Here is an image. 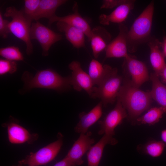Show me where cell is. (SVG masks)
<instances>
[{
	"label": "cell",
	"mask_w": 166,
	"mask_h": 166,
	"mask_svg": "<svg viewBox=\"0 0 166 166\" xmlns=\"http://www.w3.org/2000/svg\"><path fill=\"white\" fill-rule=\"evenodd\" d=\"M123 83L117 99L121 101L129 116L136 119L151 104L152 99L150 91H144L133 86L127 77Z\"/></svg>",
	"instance_id": "obj_1"
},
{
	"label": "cell",
	"mask_w": 166,
	"mask_h": 166,
	"mask_svg": "<svg viewBox=\"0 0 166 166\" xmlns=\"http://www.w3.org/2000/svg\"><path fill=\"white\" fill-rule=\"evenodd\" d=\"M154 11V2L152 1L133 22L127 34L128 52H135L140 45L147 43L152 37Z\"/></svg>",
	"instance_id": "obj_2"
},
{
	"label": "cell",
	"mask_w": 166,
	"mask_h": 166,
	"mask_svg": "<svg viewBox=\"0 0 166 166\" xmlns=\"http://www.w3.org/2000/svg\"><path fill=\"white\" fill-rule=\"evenodd\" d=\"M22 78L26 90L42 88L62 91L68 89L71 86L70 76L63 77L50 69L39 71L34 76L26 71Z\"/></svg>",
	"instance_id": "obj_3"
},
{
	"label": "cell",
	"mask_w": 166,
	"mask_h": 166,
	"mask_svg": "<svg viewBox=\"0 0 166 166\" xmlns=\"http://www.w3.org/2000/svg\"><path fill=\"white\" fill-rule=\"evenodd\" d=\"M122 82L123 78L118 74L117 69L109 65L101 83L98 86L94 87L91 97L100 99L104 107L113 104L117 99Z\"/></svg>",
	"instance_id": "obj_4"
},
{
	"label": "cell",
	"mask_w": 166,
	"mask_h": 166,
	"mask_svg": "<svg viewBox=\"0 0 166 166\" xmlns=\"http://www.w3.org/2000/svg\"><path fill=\"white\" fill-rule=\"evenodd\" d=\"M4 15L11 18V21L9 23L10 33L25 43L26 53L28 55L31 54L33 51L30 37L32 22L25 16L22 10H18L14 6L7 7Z\"/></svg>",
	"instance_id": "obj_5"
},
{
	"label": "cell",
	"mask_w": 166,
	"mask_h": 166,
	"mask_svg": "<svg viewBox=\"0 0 166 166\" xmlns=\"http://www.w3.org/2000/svg\"><path fill=\"white\" fill-rule=\"evenodd\" d=\"M57 139L35 152H31L19 164L28 166L45 165L53 160L57 156L63 144V136L60 133Z\"/></svg>",
	"instance_id": "obj_6"
},
{
	"label": "cell",
	"mask_w": 166,
	"mask_h": 166,
	"mask_svg": "<svg viewBox=\"0 0 166 166\" xmlns=\"http://www.w3.org/2000/svg\"><path fill=\"white\" fill-rule=\"evenodd\" d=\"M31 39H35L40 44L42 55L47 56L52 45L61 40L62 36L45 26L38 21L32 23L30 30Z\"/></svg>",
	"instance_id": "obj_7"
},
{
	"label": "cell",
	"mask_w": 166,
	"mask_h": 166,
	"mask_svg": "<svg viewBox=\"0 0 166 166\" xmlns=\"http://www.w3.org/2000/svg\"><path fill=\"white\" fill-rule=\"evenodd\" d=\"M124 72L130 75L131 84L139 88L149 78L148 69L142 61L138 60L130 55L124 58L123 65Z\"/></svg>",
	"instance_id": "obj_8"
},
{
	"label": "cell",
	"mask_w": 166,
	"mask_h": 166,
	"mask_svg": "<svg viewBox=\"0 0 166 166\" xmlns=\"http://www.w3.org/2000/svg\"><path fill=\"white\" fill-rule=\"evenodd\" d=\"M116 104L102 120L99 121L100 128L98 133L100 135L107 134L113 136L115 135V129L127 117L125 109L121 101L117 99Z\"/></svg>",
	"instance_id": "obj_9"
},
{
	"label": "cell",
	"mask_w": 166,
	"mask_h": 166,
	"mask_svg": "<svg viewBox=\"0 0 166 166\" xmlns=\"http://www.w3.org/2000/svg\"><path fill=\"white\" fill-rule=\"evenodd\" d=\"M69 67L72 71L71 85L77 91L85 90L91 97L95 86L88 74L82 69L80 63L73 61L69 64Z\"/></svg>",
	"instance_id": "obj_10"
},
{
	"label": "cell",
	"mask_w": 166,
	"mask_h": 166,
	"mask_svg": "<svg viewBox=\"0 0 166 166\" xmlns=\"http://www.w3.org/2000/svg\"><path fill=\"white\" fill-rule=\"evenodd\" d=\"M119 32L117 36L108 45L105 50V58H125L128 53L127 36L128 30L123 23L119 24Z\"/></svg>",
	"instance_id": "obj_11"
},
{
	"label": "cell",
	"mask_w": 166,
	"mask_h": 166,
	"mask_svg": "<svg viewBox=\"0 0 166 166\" xmlns=\"http://www.w3.org/2000/svg\"><path fill=\"white\" fill-rule=\"evenodd\" d=\"M91 135L90 131L85 133H80L79 137L65 156L74 166L81 165L83 163V156L88 152L94 143V139L91 137Z\"/></svg>",
	"instance_id": "obj_12"
},
{
	"label": "cell",
	"mask_w": 166,
	"mask_h": 166,
	"mask_svg": "<svg viewBox=\"0 0 166 166\" xmlns=\"http://www.w3.org/2000/svg\"><path fill=\"white\" fill-rule=\"evenodd\" d=\"M2 126L7 128L9 141L11 143L19 144L26 143L30 144L38 138V134L31 133L16 121H11L3 123Z\"/></svg>",
	"instance_id": "obj_13"
},
{
	"label": "cell",
	"mask_w": 166,
	"mask_h": 166,
	"mask_svg": "<svg viewBox=\"0 0 166 166\" xmlns=\"http://www.w3.org/2000/svg\"><path fill=\"white\" fill-rule=\"evenodd\" d=\"M73 10V13L65 16L59 17L55 15L49 19V24L50 25L56 22H64L81 30L89 40L91 34L92 29L86 20L79 13L77 3L74 4Z\"/></svg>",
	"instance_id": "obj_14"
},
{
	"label": "cell",
	"mask_w": 166,
	"mask_h": 166,
	"mask_svg": "<svg viewBox=\"0 0 166 166\" xmlns=\"http://www.w3.org/2000/svg\"><path fill=\"white\" fill-rule=\"evenodd\" d=\"M135 2V0H128L116 8L110 14H101L99 18L100 23L103 25H108L111 23H122L134 8Z\"/></svg>",
	"instance_id": "obj_15"
},
{
	"label": "cell",
	"mask_w": 166,
	"mask_h": 166,
	"mask_svg": "<svg viewBox=\"0 0 166 166\" xmlns=\"http://www.w3.org/2000/svg\"><path fill=\"white\" fill-rule=\"evenodd\" d=\"M110 34L104 28L98 26L92 29L90 41L93 55L97 58L111 41Z\"/></svg>",
	"instance_id": "obj_16"
},
{
	"label": "cell",
	"mask_w": 166,
	"mask_h": 166,
	"mask_svg": "<svg viewBox=\"0 0 166 166\" xmlns=\"http://www.w3.org/2000/svg\"><path fill=\"white\" fill-rule=\"evenodd\" d=\"M160 42L157 39L152 36L147 42L150 50L151 64L154 73L158 77L166 67L165 57L160 49Z\"/></svg>",
	"instance_id": "obj_17"
},
{
	"label": "cell",
	"mask_w": 166,
	"mask_h": 166,
	"mask_svg": "<svg viewBox=\"0 0 166 166\" xmlns=\"http://www.w3.org/2000/svg\"><path fill=\"white\" fill-rule=\"evenodd\" d=\"M117 143V140L113 136L104 134L87 152L88 166H98L105 146L108 144L114 145Z\"/></svg>",
	"instance_id": "obj_18"
},
{
	"label": "cell",
	"mask_w": 166,
	"mask_h": 166,
	"mask_svg": "<svg viewBox=\"0 0 166 166\" xmlns=\"http://www.w3.org/2000/svg\"><path fill=\"white\" fill-rule=\"evenodd\" d=\"M102 105L101 101L88 113H80L79 115V121L75 128V132L80 134L88 132L89 128L101 117Z\"/></svg>",
	"instance_id": "obj_19"
},
{
	"label": "cell",
	"mask_w": 166,
	"mask_h": 166,
	"mask_svg": "<svg viewBox=\"0 0 166 166\" xmlns=\"http://www.w3.org/2000/svg\"><path fill=\"white\" fill-rule=\"evenodd\" d=\"M57 27L60 32L65 33L67 40L77 49L85 47L84 32L80 29L61 22H58Z\"/></svg>",
	"instance_id": "obj_20"
},
{
	"label": "cell",
	"mask_w": 166,
	"mask_h": 166,
	"mask_svg": "<svg viewBox=\"0 0 166 166\" xmlns=\"http://www.w3.org/2000/svg\"><path fill=\"white\" fill-rule=\"evenodd\" d=\"M67 2L66 0H41L38 8L33 18L36 21L42 18L49 19L55 15L57 8Z\"/></svg>",
	"instance_id": "obj_21"
},
{
	"label": "cell",
	"mask_w": 166,
	"mask_h": 166,
	"mask_svg": "<svg viewBox=\"0 0 166 166\" xmlns=\"http://www.w3.org/2000/svg\"><path fill=\"white\" fill-rule=\"evenodd\" d=\"M150 77L152 83V89L150 91L152 99L166 110V86L154 73H151Z\"/></svg>",
	"instance_id": "obj_22"
},
{
	"label": "cell",
	"mask_w": 166,
	"mask_h": 166,
	"mask_svg": "<svg viewBox=\"0 0 166 166\" xmlns=\"http://www.w3.org/2000/svg\"><path fill=\"white\" fill-rule=\"evenodd\" d=\"M109 65H103L95 59L90 61L88 68L89 75L94 86L99 85L105 77Z\"/></svg>",
	"instance_id": "obj_23"
},
{
	"label": "cell",
	"mask_w": 166,
	"mask_h": 166,
	"mask_svg": "<svg viewBox=\"0 0 166 166\" xmlns=\"http://www.w3.org/2000/svg\"><path fill=\"white\" fill-rule=\"evenodd\" d=\"M165 112L166 110L161 106L152 108L144 115L137 118L136 122L138 124L153 125L159 121Z\"/></svg>",
	"instance_id": "obj_24"
},
{
	"label": "cell",
	"mask_w": 166,
	"mask_h": 166,
	"mask_svg": "<svg viewBox=\"0 0 166 166\" xmlns=\"http://www.w3.org/2000/svg\"><path fill=\"white\" fill-rule=\"evenodd\" d=\"M164 143L161 141L151 140L143 147V150L146 154L152 157H157L163 152Z\"/></svg>",
	"instance_id": "obj_25"
},
{
	"label": "cell",
	"mask_w": 166,
	"mask_h": 166,
	"mask_svg": "<svg viewBox=\"0 0 166 166\" xmlns=\"http://www.w3.org/2000/svg\"><path fill=\"white\" fill-rule=\"evenodd\" d=\"M0 55L5 59L15 61H22L24 58L19 49L13 46L0 48Z\"/></svg>",
	"instance_id": "obj_26"
},
{
	"label": "cell",
	"mask_w": 166,
	"mask_h": 166,
	"mask_svg": "<svg viewBox=\"0 0 166 166\" xmlns=\"http://www.w3.org/2000/svg\"><path fill=\"white\" fill-rule=\"evenodd\" d=\"M41 0H25L24 9H22L25 16L32 22L39 7Z\"/></svg>",
	"instance_id": "obj_27"
},
{
	"label": "cell",
	"mask_w": 166,
	"mask_h": 166,
	"mask_svg": "<svg viewBox=\"0 0 166 166\" xmlns=\"http://www.w3.org/2000/svg\"><path fill=\"white\" fill-rule=\"evenodd\" d=\"M17 68L15 61L6 59L0 60V75L2 76L7 73L12 74L15 72Z\"/></svg>",
	"instance_id": "obj_28"
},
{
	"label": "cell",
	"mask_w": 166,
	"mask_h": 166,
	"mask_svg": "<svg viewBox=\"0 0 166 166\" xmlns=\"http://www.w3.org/2000/svg\"><path fill=\"white\" fill-rule=\"evenodd\" d=\"M9 21L4 19L0 12V34L3 38H6L10 33L9 28Z\"/></svg>",
	"instance_id": "obj_29"
},
{
	"label": "cell",
	"mask_w": 166,
	"mask_h": 166,
	"mask_svg": "<svg viewBox=\"0 0 166 166\" xmlns=\"http://www.w3.org/2000/svg\"><path fill=\"white\" fill-rule=\"evenodd\" d=\"M128 0H104L102 1L101 9H112L125 3Z\"/></svg>",
	"instance_id": "obj_30"
},
{
	"label": "cell",
	"mask_w": 166,
	"mask_h": 166,
	"mask_svg": "<svg viewBox=\"0 0 166 166\" xmlns=\"http://www.w3.org/2000/svg\"><path fill=\"white\" fill-rule=\"evenodd\" d=\"M53 166H74V165L65 156L63 159L57 163Z\"/></svg>",
	"instance_id": "obj_31"
},
{
	"label": "cell",
	"mask_w": 166,
	"mask_h": 166,
	"mask_svg": "<svg viewBox=\"0 0 166 166\" xmlns=\"http://www.w3.org/2000/svg\"><path fill=\"white\" fill-rule=\"evenodd\" d=\"M160 45L162 51L165 56L166 57V37H165L163 38V40L162 42H160Z\"/></svg>",
	"instance_id": "obj_32"
},
{
	"label": "cell",
	"mask_w": 166,
	"mask_h": 166,
	"mask_svg": "<svg viewBox=\"0 0 166 166\" xmlns=\"http://www.w3.org/2000/svg\"><path fill=\"white\" fill-rule=\"evenodd\" d=\"M161 137L162 141L166 144V129L162 130L161 133Z\"/></svg>",
	"instance_id": "obj_33"
},
{
	"label": "cell",
	"mask_w": 166,
	"mask_h": 166,
	"mask_svg": "<svg viewBox=\"0 0 166 166\" xmlns=\"http://www.w3.org/2000/svg\"><path fill=\"white\" fill-rule=\"evenodd\" d=\"M160 76L162 78L163 81L166 84V67L162 72Z\"/></svg>",
	"instance_id": "obj_34"
},
{
	"label": "cell",
	"mask_w": 166,
	"mask_h": 166,
	"mask_svg": "<svg viewBox=\"0 0 166 166\" xmlns=\"http://www.w3.org/2000/svg\"><path fill=\"white\" fill-rule=\"evenodd\" d=\"M13 166H23V165L21 164H18L17 165H15Z\"/></svg>",
	"instance_id": "obj_35"
}]
</instances>
